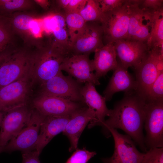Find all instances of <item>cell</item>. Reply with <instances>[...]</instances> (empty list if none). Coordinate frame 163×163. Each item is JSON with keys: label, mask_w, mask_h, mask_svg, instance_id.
I'll return each instance as SVG.
<instances>
[{"label": "cell", "mask_w": 163, "mask_h": 163, "mask_svg": "<svg viewBox=\"0 0 163 163\" xmlns=\"http://www.w3.org/2000/svg\"><path fill=\"white\" fill-rule=\"evenodd\" d=\"M146 101L135 91L126 93L110 110L109 118L101 124L107 137L110 128L123 131L144 152L147 151L144 143L143 129L145 117Z\"/></svg>", "instance_id": "cell-1"}, {"label": "cell", "mask_w": 163, "mask_h": 163, "mask_svg": "<svg viewBox=\"0 0 163 163\" xmlns=\"http://www.w3.org/2000/svg\"><path fill=\"white\" fill-rule=\"evenodd\" d=\"M68 54L53 40L39 43L33 52L30 73L33 82L36 81L41 85L61 71V65Z\"/></svg>", "instance_id": "cell-2"}, {"label": "cell", "mask_w": 163, "mask_h": 163, "mask_svg": "<svg viewBox=\"0 0 163 163\" xmlns=\"http://www.w3.org/2000/svg\"><path fill=\"white\" fill-rule=\"evenodd\" d=\"M163 47L149 50L146 57L136 69V89L135 91L146 100L150 87L163 71Z\"/></svg>", "instance_id": "cell-3"}, {"label": "cell", "mask_w": 163, "mask_h": 163, "mask_svg": "<svg viewBox=\"0 0 163 163\" xmlns=\"http://www.w3.org/2000/svg\"><path fill=\"white\" fill-rule=\"evenodd\" d=\"M34 50L28 48H15L0 70V88L30 76Z\"/></svg>", "instance_id": "cell-4"}, {"label": "cell", "mask_w": 163, "mask_h": 163, "mask_svg": "<svg viewBox=\"0 0 163 163\" xmlns=\"http://www.w3.org/2000/svg\"><path fill=\"white\" fill-rule=\"evenodd\" d=\"M163 100L146 101L144 143L148 150L163 147Z\"/></svg>", "instance_id": "cell-5"}, {"label": "cell", "mask_w": 163, "mask_h": 163, "mask_svg": "<svg viewBox=\"0 0 163 163\" xmlns=\"http://www.w3.org/2000/svg\"><path fill=\"white\" fill-rule=\"evenodd\" d=\"M128 0L122 6L104 13L100 23L103 32V41L106 44L126 39L129 21Z\"/></svg>", "instance_id": "cell-6"}, {"label": "cell", "mask_w": 163, "mask_h": 163, "mask_svg": "<svg viewBox=\"0 0 163 163\" xmlns=\"http://www.w3.org/2000/svg\"><path fill=\"white\" fill-rule=\"evenodd\" d=\"M128 1L129 21L126 39L146 43L150 34L155 11L141 8V0Z\"/></svg>", "instance_id": "cell-7"}, {"label": "cell", "mask_w": 163, "mask_h": 163, "mask_svg": "<svg viewBox=\"0 0 163 163\" xmlns=\"http://www.w3.org/2000/svg\"><path fill=\"white\" fill-rule=\"evenodd\" d=\"M32 110L27 104L3 112L0 126V153L28 123Z\"/></svg>", "instance_id": "cell-8"}, {"label": "cell", "mask_w": 163, "mask_h": 163, "mask_svg": "<svg viewBox=\"0 0 163 163\" xmlns=\"http://www.w3.org/2000/svg\"><path fill=\"white\" fill-rule=\"evenodd\" d=\"M99 22H87L69 43L72 55L89 54L103 46V30Z\"/></svg>", "instance_id": "cell-9"}, {"label": "cell", "mask_w": 163, "mask_h": 163, "mask_svg": "<svg viewBox=\"0 0 163 163\" xmlns=\"http://www.w3.org/2000/svg\"><path fill=\"white\" fill-rule=\"evenodd\" d=\"M44 116L33 108L29 121L5 146L3 152L19 150L22 152L35 149L40 127Z\"/></svg>", "instance_id": "cell-10"}, {"label": "cell", "mask_w": 163, "mask_h": 163, "mask_svg": "<svg viewBox=\"0 0 163 163\" xmlns=\"http://www.w3.org/2000/svg\"><path fill=\"white\" fill-rule=\"evenodd\" d=\"M80 83L69 75H64L60 71L41 85L40 93L84 104Z\"/></svg>", "instance_id": "cell-11"}, {"label": "cell", "mask_w": 163, "mask_h": 163, "mask_svg": "<svg viewBox=\"0 0 163 163\" xmlns=\"http://www.w3.org/2000/svg\"><path fill=\"white\" fill-rule=\"evenodd\" d=\"M85 104L40 93L33 100L32 107L45 117L61 116L71 115Z\"/></svg>", "instance_id": "cell-12"}, {"label": "cell", "mask_w": 163, "mask_h": 163, "mask_svg": "<svg viewBox=\"0 0 163 163\" xmlns=\"http://www.w3.org/2000/svg\"><path fill=\"white\" fill-rule=\"evenodd\" d=\"M108 133L113 137L114 151L111 157L102 159L104 163H140L145 152L137 149L129 136L121 134L113 128L109 129Z\"/></svg>", "instance_id": "cell-13"}, {"label": "cell", "mask_w": 163, "mask_h": 163, "mask_svg": "<svg viewBox=\"0 0 163 163\" xmlns=\"http://www.w3.org/2000/svg\"><path fill=\"white\" fill-rule=\"evenodd\" d=\"M33 82L28 76L0 88V109L3 112L27 104Z\"/></svg>", "instance_id": "cell-14"}, {"label": "cell", "mask_w": 163, "mask_h": 163, "mask_svg": "<svg viewBox=\"0 0 163 163\" xmlns=\"http://www.w3.org/2000/svg\"><path fill=\"white\" fill-rule=\"evenodd\" d=\"M89 55L82 54L68 56L63 60L60 69L81 83H90L94 86L99 85L98 78L93 73Z\"/></svg>", "instance_id": "cell-15"}, {"label": "cell", "mask_w": 163, "mask_h": 163, "mask_svg": "<svg viewBox=\"0 0 163 163\" xmlns=\"http://www.w3.org/2000/svg\"><path fill=\"white\" fill-rule=\"evenodd\" d=\"M90 122L88 127L97 125L95 112L85 106L72 113L63 132L69 139L70 143V152L77 149L78 140L82 131Z\"/></svg>", "instance_id": "cell-16"}, {"label": "cell", "mask_w": 163, "mask_h": 163, "mask_svg": "<svg viewBox=\"0 0 163 163\" xmlns=\"http://www.w3.org/2000/svg\"><path fill=\"white\" fill-rule=\"evenodd\" d=\"M114 44L120 63L127 69L131 67L137 68L149 50L146 43L139 41L122 39L116 41Z\"/></svg>", "instance_id": "cell-17"}, {"label": "cell", "mask_w": 163, "mask_h": 163, "mask_svg": "<svg viewBox=\"0 0 163 163\" xmlns=\"http://www.w3.org/2000/svg\"><path fill=\"white\" fill-rule=\"evenodd\" d=\"M127 69L118 62L116 67L113 70V75L106 88L103 92L106 101H110L113 95L119 91L128 93L135 91V80L129 73Z\"/></svg>", "instance_id": "cell-18"}, {"label": "cell", "mask_w": 163, "mask_h": 163, "mask_svg": "<svg viewBox=\"0 0 163 163\" xmlns=\"http://www.w3.org/2000/svg\"><path fill=\"white\" fill-rule=\"evenodd\" d=\"M70 115L44 116L41 123L35 149L40 154L56 136L64 131Z\"/></svg>", "instance_id": "cell-19"}, {"label": "cell", "mask_w": 163, "mask_h": 163, "mask_svg": "<svg viewBox=\"0 0 163 163\" xmlns=\"http://www.w3.org/2000/svg\"><path fill=\"white\" fill-rule=\"evenodd\" d=\"M94 52V59L91 60V63L94 74L98 78L104 76L117 66L118 62L114 43H107Z\"/></svg>", "instance_id": "cell-20"}, {"label": "cell", "mask_w": 163, "mask_h": 163, "mask_svg": "<svg viewBox=\"0 0 163 163\" xmlns=\"http://www.w3.org/2000/svg\"><path fill=\"white\" fill-rule=\"evenodd\" d=\"M81 94L84 103L95 112L97 125L101 126L105 117H109L110 113V110L107 107L105 99L98 92L95 86L90 83H85L82 87Z\"/></svg>", "instance_id": "cell-21"}, {"label": "cell", "mask_w": 163, "mask_h": 163, "mask_svg": "<svg viewBox=\"0 0 163 163\" xmlns=\"http://www.w3.org/2000/svg\"><path fill=\"white\" fill-rule=\"evenodd\" d=\"M13 31L27 41L30 37V23L37 19L36 16L26 11L15 12L9 16Z\"/></svg>", "instance_id": "cell-22"}, {"label": "cell", "mask_w": 163, "mask_h": 163, "mask_svg": "<svg viewBox=\"0 0 163 163\" xmlns=\"http://www.w3.org/2000/svg\"><path fill=\"white\" fill-rule=\"evenodd\" d=\"M146 44L149 50L163 46V8L154 12L150 34Z\"/></svg>", "instance_id": "cell-23"}, {"label": "cell", "mask_w": 163, "mask_h": 163, "mask_svg": "<svg viewBox=\"0 0 163 163\" xmlns=\"http://www.w3.org/2000/svg\"><path fill=\"white\" fill-rule=\"evenodd\" d=\"M36 4L34 0H0V13L9 16L15 12L32 8Z\"/></svg>", "instance_id": "cell-24"}, {"label": "cell", "mask_w": 163, "mask_h": 163, "mask_svg": "<svg viewBox=\"0 0 163 163\" xmlns=\"http://www.w3.org/2000/svg\"><path fill=\"white\" fill-rule=\"evenodd\" d=\"M79 13L86 22L100 23L103 14L98 0H87L85 6Z\"/></svg>", "instance_id": "cell-25"}, {"label": "cell", "mask_w": 163, "mask_h": 163, "mask_svg": "<svg viewBox=\"0 0 163 163\" xmlns=\"http://www.w3.org/2000/svg\"><path fill=\"white\" fill-rule=\"evenodd\" d=\"M64 16L68 28L70 43L75 35L83 29L86 22L79 13H66Z\"/></svg>", "instance_id": "cell-26"}, {"label": "cell", "mask_w": 163, "mask_h": 163, "mask_svg": "<svg viewBox=\"0 0 163 163\" xmlns=\"http://www.w3.org/2000/svg\"><path fill=\"white\" fill-rule=\"evenodd\" d=\"M50 29L54 36V42L58 47L69 54V38L68 31L66 27L53 25L50 26Z\"/></svg>", "instance_id": "cell-27"}, {"label": "cell", "mask_w": 163, "mask_h": 163, "mask_svg": "<svg viewBox=\"0 0 163 163\" xmlns=\"http://www.w3.org/2000/svg\"><path fill=\"white\" fill-rule=\"evenodd\" d=\"M14 35L10 17L0 13V45L11 43Z\"/></svg>", "instance_id": "cell-28"}, {"label": "cell", "mask_w": 163, "mask_h": 163, "mask_svg": "<svg viewBox=\"0 0 163 163\" xmlns=\"http://www.w3.org/2000/svg\"><path fill=\"white\" fill-rule=\"evenodd\" d=\"M163 100V71L152 84L149 91L146 101Z\"/></svg>", "instance_id": "cell-29"}, {"label": "cell", "mask_w": 163, "mask_h": 163, "mask_svg": "<svg viewBox=\"0 0 163 163\" xmlns=\"http://www.w3.org/2000/svg\"><path fill=\"white\" fill-rule=\"evenodd\" d=\"M96 154L95 152L89 151L85 147L77 149L66 163H87Z\"/></svg>", "instance_id": "cell-30"}, {"label": "cell", "mask_w": 163, "mask_h": 163, "mask_svg": "<svg viewBox=\"0 0 163 163\" xmlns=\"http://www.w3.org/2000/svg\"><path fill=\"white\" fill-rule=\"evenodd\" d=\"M140 163H163V147L148 150L144 153Z\"/></svg>", "instance_id": "cell-31"}, {"label": "cell", "mask_w": 163, "mask_h": 163, "mask_svg": "<svg viewBox=\"0 0 163 163\" xmlns=\"http://www.w3.org/2000/svg\"><path fill=\"white\" fill-rule=\"evenodd\" d=\"M103 13L112 11L123 5L125 0H98Z\"/></svg>", "instance_id": "cell-32"}, {"label": "cell", "mask_w": 163, "mask_h": 163, "mask_svg": "<svg viewBox=\"0 0 163 163\" xmlns=\"http://www.w3.org/2000/svg\"><path fill=\"white\" fill-rule=\"evenodd\" d=\"M163 0H141L140 7L152 11H156L163 8Z\"/></svg>", "instance_id": "cell-33"}, {"label": "cell", "mask_w": 163, "mask_h": 163, "mask_svg": "<svg viewBox=\"0 0 163 163\" xmlns=\"http://www.w3.org/2000/svg\"><path fill=\"white\" fill-rule=\"evenodd\" d=\"M87 0H70L65 9V14L67 13H78L83 8Z\"/></svg>", "instance_id": "cell-34"}, {"label": "cell", "mask_w": 163, "mask_h": 163, "mask_svg": "<svg viewBox=\"0 0 163 163\" xmlns=\"http://www.w3.org/2000/svg\"><path fill=\"white\" fill-rule=\"evenodd\" d=\"M40 154L36 150L22 152V163H40L39 158Z\"/></svg>", "instance_id": "cell-35"}, {"label": "cell", "mask_w": 163, "mask_h": 163, "mask_svg": "<svg viewBox=\"0 0 163 163\" xmlns=\"http://www.w3.org/2000/svg\"><path fill=\"white\" fill-rule=\"evenodd\" d=\"M41 26L37 19L32 21L30 23L29 31L30 37H40L41 33Z\"/></svg>", "instance_id": "cell-36"}, {"label": "cell", "mask_w": 163, "mask_h": 163, "mask_svg": "<svg viewBox=\"0 0 163 163\" xmlns=\"http://www.w3.org/2000/svg\"><path fill=\"white\" fill-rule=\"evenodd\" d=\"M15 48L11 43L7 45L0 51V70L6 59Z\"/></svg>", "instance_id": "cell-37"}, {"label": "cell", "mask_w": 163, "mask_h": 163, "mask_svg": "<svg viewBox=\"0 0 163 163\" xmlns=\"http://www.w3.org/2000/svg\"><path fill=\"white\" fill-rule=\"evenodd\" d=\"M58 7L65 11L70 0H58L55 1Z\"/></svg>", "instance_id": "cell-38"}, {"label": "cell", "mask_w": 163, "mask_h": 163, "mask_svg": "<svg viewBox=\"0 0 163 163\" xmlns=\"http://www.w3.org/2000/svg\"><path fill=\"white\" fill-rule=\"evenodd\" d=\"M36 4H37L44 9L47 8L50 5L49 2L48 0H34Z\"/></svg>", "instance_id": "cell-39"}, {"label": "cell", "mask_w": 163, "mask_h": 163, "mask_svg": "<svg viewBox=\"0 0 163 163\" xmlns=\"http://www.w3.org/2000/svg\"><path fill=\"white\" fill-rule=\"evenodd\" d=\"M3 115V112L0 109V126L1 124Z\"/></svg>", "instance_id": "cell-40"}, {"label": "cell", "mask_w": 163, "mask_h": 163, "mask_svg": "<svg viewBox=\"0 0 163 163\" xmlns=\"http://www.w3.org/2000/svg\"><path fill=\"white\" fill-rule=\"evenodd\" d=\"M6 46L0 45V51L3 49Z\"/></svg>", "instance_id": "cell-41"}]
</instances>
